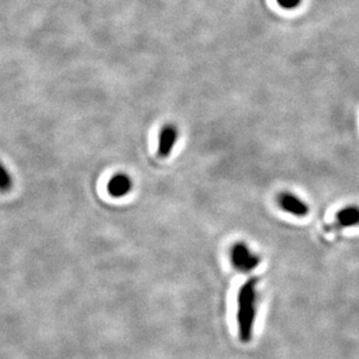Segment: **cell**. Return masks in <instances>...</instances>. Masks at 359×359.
<instances>
[{
    "label": "cell",
    "mask_w": 359,
    "mask_h": 359,
    "mask_svg": "<svg viewBox=\"0 0 359 359\" xmlns=\"http://www.w3.org/2000/svg\"><path fill=\"white\" fill-rule=\"evenodd\" d=\"M238 321L239 339L243 343H248L252 339L253 325L257 316L258 304V279L251 278L239 290Z\"/></svg>",
    "instance_id": "cell-1"
},
{
    "label": "cell",
    "mask_w": 359,
    "mask_h": 359,
    "mask_svg": "<svg viewBox=\"0 0 359 359\" xmlns=\"http://www.w3.org/2000/svg\"><path fill=\"white\" fill-rule=\"evenodd\" d=\"M232 266L239 272L249 273L259 266L260 257L246 243L237 242L230 250Z\"/></svg>",
    "instance_id": "cell-2"
},
{
    "label": "cell",
    "mask_w": 359,
    "mask_h": 359,
    "mask_svg": "<svg viewBox=\"0 0 359 359\" xmlns=\"http://www.w3.org/2000/svg\"><path fill=\"white\" fill-rule=\"evenodd\" d=\"M278 204L287 214L293 215L297 217H304L309 214V207L302 198L290 193V191H283L278 195Z\"/></svg>",
    "instance_id": "cell-3"
},
{
    "label": "cell",
    "mask_w": 359,
    "mask_h": 359,
    "mask_svg": "<svg viewBox=\"0 0 359 359\" xmlns=\"http://www.w3.org/2000/svg\"><path fill=\"white\" fill-rule=\"evenodd\" d=\"M179 139V130L173 124H167L160 130L158 140V154L160 158H168L173 153Z\"/></svg>",
    "instance_id": "cell-4"
},
{
    "label": "cell",
    "mask_w": 359,
    "mask_h": 359,
    "mask_svg": "<svg viewBox=\"0 0 359 359\" xmlns=\"http://www.w3.org/2000/svg\"><path fill=\"white\" fill-rule=\"evenodd\" d=\"M132 188H133V181L128 174H116L107 183V193L114 198L126 196L131 193Z\"/></svg>",
    "instance_id": "cell-5"
},
{
    "label": "cell",
    "mask_w": 359,
    "mask_h": 359,
    "mask_svg": "<svg viewBox=\"0 0 359 359\" xmlns=\"http://www.w3.org/2000/svg\"><path fill=\"white\" fill-rule=\"evenodd\" d=\"M357 225H359V205L350 204L337 211L335 218L336 228H353Z\"/></svg>",
    "instance_id": "cell-6"
},
{
    "label": "cell",
    "mask_w": 359,
    "mask_h": 359,
    "mask_svg": "<svg viewBox=\"0 0 359 359\" xmlns=\"http://www.w3.org/2000/svg\"><path fill=\"white\" fill-rule=\"evenodd\" d=\"M12 186H13V180L11 177L10 172L0 160V191L7 193L10 191Z\"/></svg>",
    "instance_id": "cell-7"
},
{
    "label": "cell",
    "mask_w": 359,
    "mask_h": 359,
    "mask_svg": "<svg viewBox=\"0 0 359 359\" xmlns=\"http://www.w3.org/2000/svg\"><path fill=\"white\" fill-rule=\"evenodd\" d=\"M278 1H279L280 5H283V7L292 8V7L297 6L300 0H278Z\"/></svg>",
    "instance_id": "cell-8"
}]
</instances>
